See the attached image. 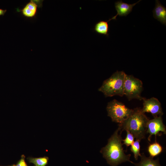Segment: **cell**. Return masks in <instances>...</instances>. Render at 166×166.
Masks as SVG:
<instances>
[{
  "label": "cell",
  "mask_w": 166,
  "mask_h": 166,
  "mask_svg": "<svg viewBox=\"0 0 166 166\" xmlns=\"http://www.w3.org/2000/svg\"><path fill=\"white\" fill-rule=\"evenodd\" d=\"M153 17L162 24L166 25V8L158 0L155 1V6L153 11Z\"/></svg>",
  "instance_id": "9"
},
{
  "label": "cell",
  "mask_w": 166,
  "mask_h": 166,
  "mask_svg": "<svg viewBox=\"0 0 166 166\" xmlns=\"http://www.w3.org/2000/svg\"><path fill=\"white\" fill-rule=\"evenodd\" d=\"M148 152L150 157L153 158L160 155L163 151V148L155 140V142L148 145Z\"/></svg>",
  "instance_id": "13"
},
{
  "label": "cell",
  "mask_w": 166,
  "mask_h": 166,
  "mask_svg": "<svg viewBox=\"0 0 166 166\" xmlns=\"http://www.w3.org/2000/svg\"><path fill=\"white\" fill-rule=\"evenodd\" d=\"M108 21H107L101 20L97 22L95 25L93 30L97 33L109 36V26Z\"/></svg>",
  "instance_id": "12"
},
{
  "label": "cell",
  "mask_w": 166,
  "mask_h": 166,
  "mask_svg": "<svg viewBox=\"0 0 166 166\" xmlns=\"http://www.w3.org/2000/svg\"><path fill=\"white\" fill-rule=\"evenodd\" d=\"M166 133V127L164 124L161 116L154 117L152 120H148L147 124L146 133H149L148 140L150 142L151 136L153 135L155 136L156 140V136H160L161 134L160 132Z\"/></svg>",
  "instance_id": "6"
},
{
  "label": "cell",
  "mask_w": 166,
  "mask_h": 166,
  "mask_svg": "<svg viewBox=\"0 0 166 166\" xmlns=\"http://www.w3.org/2000/svg\"><path fill=\"white\" fill-rule=\"evenodd\" d=\"M125 75L123 71H117L103 81L98 90L102 92L105 97L123 96Z\"/></svg>",
  "instance_id": "3"
},
{
  "label": "cell",
  "mask_w": 166,
  "mask_h": 166,
  "mask_svg": "<svg viewBox=\"0 0 166 166\" xmlns=\"http://www.w3.org/2000/svg\"><path fill=\"white\" fill-rule=\"evenodd\" d=\"M143 83L139 79L132 75L126 74L124 88V95L128 100L137 99L142 100L143 97L141 94L143 90Z\"/></svg>",
  "instance_id": "5"
},
{
  "label": "cell",
  "mask_w": 166,
  "mask_h": 166,
  "mask_svg": "<svg viewBox=\"0 0 166 166\" xmlns=\"http://www.w3.org/2000/svg\"><path fill=\"white\" fill-rule=\"evenodd\" d=\"M127 132V135L125 138L122 140L123 144L126 145L127 148L132 145L134 142V137L132 134L128 131H126Z\"/></svg>",
  "instance_id": "16"
},
{
  "label": "cell",
  "mask_w": 166,
  "mask_h": 166,
  "mask_svg": "<svg viewBox=\"0 0 166 166\" xmlns=\"http://www.w3.org/2000/svg\"><path fill=\"white\" fill-rule=\"evenodd\" d=\"M6 11V10H3L0 8V16L4 15Z\"/></svg>",
  "instance_id": "18"
},
{
  "label": "cell",
  "mask_w": 166,
  "mask_h": 166,
  "mask_svg": "<svg viewBox=\"0 0 166 166\" xmlns=\"http://www.w3.org/2000/svg\"><path fill=\"white\" fill-rule=\"evenodd\" d=\"M106 110L108 116L111 117L112 121L119 124L127 119L131 114L133 110L116 99L108 103Z\"/></svg>",
  "instance_id": "4"
},
{
  "label": "cell",
  "mask_w": 166,
  "mask_h": 166,
  "mask_svg": "<svg viewBox=\"0 0 166 166\" xmlns=\"http://www.w3.org/2000/svg\"><path fill=\"white\" fill-rule=\"evenodd\" d=\"M149 119L140 108L133 109L130 116L123 122L119 124L121 133L124 130L129 131L136 140L140 141L145 138L147 124Z\"/></svg>",
  "instance_id": "2"
},
{
  "label": "cell",
  "mask_w": 166,
  "mask_h": 166,
  "mask_svg": "<svg viewBox=\"0 0 166 166\" xmlns=\"http://www.w3.org/2000/svg\"><path fill=\"white\" fill-rule=\"evenodd\" d=\"M143 107L142 112L150 113L154 117L162 116L163 114L160 102L157 99L152 97L149 99L143 97Z\"/></svg>",
  "instance_id": "7"
},
{
  "label": "cell",
  "mask_w": 166,
  "mask_h": 166,
  "mask_svg": "<svg viewBox=\"0 0 166 166\" xmlns=\"http://www.w3.org/2000/svg\"><path fill=\"white\" fill-rule=\"evenodd\" d=\"M38 6L34 1H30L21 10L23 15L27 18H33L35 16Z\"/></svg>",
  "instance_id": "10"
},
{
  "label": "cell",
  "mask_w": 166,
  "mask_h": 166,
  "mask_svg": "<svg viewBox=\"0 0 166 166\" xmlns=\"http://www.w3.org/2000/svg\"><path fill=\"white\" fill-rule=\"evenodd\" d=\"M141 1L139 0L133 4H129L124 2L122 0L116 2L115 6L117 11V14L112 18L109 19L108 21L109 22L113 19L116 20L118 15L120 16H126L132 12L134 6Z\"/></svg>",
  "instance_id": "8"
},
{
  "label": "cell",
  "mask_w": 166,
  "mask_h": 166,
  "mask_svg": "<svg viewBox=\"0 0 166 166\" xmlns=\"http://www.w3.org/2000/svg\"><path fill=\"white\" fill-rule=\"evenodd\" d=\"M24 158V156L22 157L21 159L14 166H28L25 162Z\"/></svg>",
  "instance_id": "17"
},
{
  "label": "cell",
  "mask_w": 166,
  "mask_h": 166,
  "mask_svg": "<svg viewBox=\"0 0 166 166\" xmlns=\"http://www.w3.org/2000/svg\"><path fill=\"white\" fill-rule=\"evenodd\" d=\"M141 160L138 163H135V166H161L159 162V158L154 160L150 157H147L144 154L142 153L140 156Z\"/></svg>",
  "instance_id": "11"
},
{
  "label": "cell",
  "mask_w": 166,
  "mask_h": 166,
  "mask_svg": "<svg viewBox=\"0 0 166 166\" xmlns=\"http://www.w3.org/2000/svg\"><path fill=\"white\" fill-rule=\"evenodd\" d=\"M29 161L35 166H45L47 164L48 158L47 157L40 158H30Z\"/></svg>",
  "instance_id": "15"
},
{
  "label": "cell",
  "mask_w": 166,
  "mask_h": 166,
  "mask_svg": "<svg viewBox=\"0 0 166 166\" xmlns=\"http://www.w3.org/2000/svg\"><path fill=\"white\" fill-rule=\"evenodd\" d=\"M15 165H12V166H14Z\"/></svg>",
  "instance_id": "19"
},
{
  "label": "cell",
  "mask_w": 166,
  "mask_h": 166,
  "mask_svg": "<svg viewBox=\"0 0 166 166\" xmlns=\"http://www.w3.org/2000/svg\"><path fill=\"white\" fill-rule=\"evenodd\" d=\"M119 128L109 139L107 144L101 149L100 152L107 163L111 166H117L126 161L133 164L130 160L131 155H126L122 147V139L121 134H118Z\"/></svg>",
  "instance_id": "1"
},
{
  "label": "cell",
  "mask_w": 166,
  "mask_h": 166,
  "mask_svg": "<svg viewBox=\"0 0 166 166\" xmlns=\"http://www.w3.org/2000/svg\"><path fill=\"white\" fill-rule=\"evenodd\" d=\"M140 140H136L131 145L130 150L134 154V157L136 160L138 159V156H140Z\"/></svg>",
  "instance_id": "14"
}]
</instances>
